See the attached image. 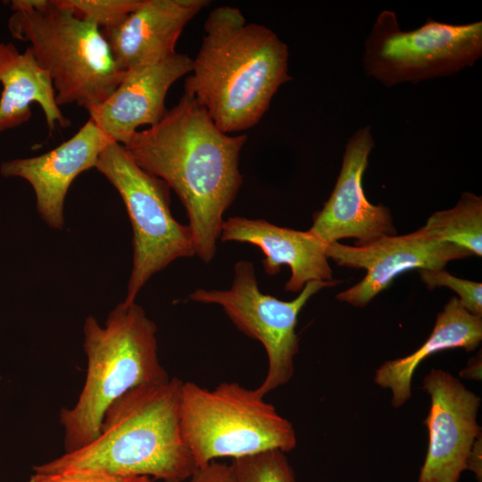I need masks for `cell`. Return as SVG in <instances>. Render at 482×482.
<instances>
[{
    "mask_svg": "<svg viewBox=\"0 0 482 482\" xmlns=\"http://www.w3.org/2000/svg\"><path fill=\"white\" fill-rule=\"evenodd\" d=\"M184 83L216 126L230 134L255 126L290 80L287 46L270 28L247 23L232 6L212 9Z\"/></svg>",
    "mask_w": 482,
    "mask_h": 482,
    "instance_id": "obj_2",
    "label": "cell"
},
{
    "mask_svg": "<svg viewBox=\"0 0 482 482\" xmlns=\"http://www.w3.org/2000/svg\"><path fill=\"white\" fill-rule=\"evenodd\" d=\"M482 55V22L450 24L428 18L402 30L396 15L383 11L365 42L367 75L386 86L449 76L472 66Z\"/></svg>",
    "mask_w": 482,
    "mask_h": 482,
    "instance_id": "obj_8",
    "label": "cell"
},
{
    "mask_svg": "<svg viewBox=\"0 0 482 482\" xmlns=\"http://www.w3.org/2000/svg\"><path fill=\"white\" fill-rule=\"evenodd\" d=\"M422 387L431 404L424 420L428 450L417 482H458L481 434L477 421L481 399L459 378L438 369L425 376Z\"/></svg>",
    "mask_w": 482,
    "mask_h": 482,
    "instance_id": "obj_11",
    "label": "cell"
},
{
    "mask_svg": "<svg viewBox=\"0 0 482 482\" xmlns=\"http://www.w3.org/2000/svg\"><path fill=\"white\" fill-rule=\"evenodd\" d=\"M77 16L99 28L111 29L120 25L138 8L143 0H61Z\"/></svg>",
    "mask_w": 482,
    "mask_h": 482,
    "instance_id": "obj_21",
    "label": "cell"
},
{
    "mask_svg": "<svg viewBox=\"0 0 482 482\" xmlns=\"http://www.w3.org/2000/svg\"><path fill=\"white\" fill-rule=\"evenodd\" d=\"M180 428L197 468L269 450L288 453L297 444L293 424L256 389L223 382L213 389L182 382Z\"/></svg>",
    "mask_w": 482,
    "mask_h": 482,
    "instance_id": "obj_6",
    "label": "cell"
},
{
    "mask_svg": "<svg viewBox=\"0 0 482 482\" xmlns=\"http://www.w3.org/2000/svg\"><path fill=\"white\" fill-rule=\"evenodd\" d=\"M95 168L120 194L131 222L133 264L123 302L130 304L154 274L195 255L192 232L172 216L168 185L140 168L122 145L109 144Z\"/></svg>",
    "mask_w": 482,
    "mask_h": 482,
    "instance_id": "obj_7",
    "label": "cell"
},
{
    "mask_svg": "<svg viewBox=\"0 0 482 482\" xmlns=\"http://www.w3.org/2000/svg\"><path fill=\"white\" fill-rule=\"evenodd\" d=\"M0 133L28 121L32 103L40 105L49 134L57 125H71L56 104L49 73L38 64L29 46L21 53L12 43H0Z\"/></svg>",
    "mask_w": 482,
    "mask_h": 482,
    "instance_id": "obj_17",
    "label": "cell"
},
{
    "mask_svg": "<svg viewBox=\"0 0 482 482\" xmlns=\"http://www.w3.org/2000/svg\"><path fill=\"white\" fill-rule=\"evenodd\" d=\"M438 239L482 255V198L465 192L449 210L434 212L424 226Z\"/></svg>",
    "mask_w": 482,
    "mask_h": 482,
    "instance_id": "obj_19",
    "label": "cell"
},
{
    "mask_svg": "<svg viewBox=\"0 0 482 482\" xmlns=\"http://www.w3.org/2000/svg\"><path fill=\"white\" fill-rule=\"evenodd\" d=\"M147 476L118 475L96 470H71L57 474L34 473L29 482H152Z\"/></svg>",
    "mask_w": 482,
    "mask_h": 482,
    "instance_id": "obj_23",
    "label": "cell"
},
{
    "mask_svg": "<svg viewBox=\"0 0 482 482\" xmlns=\"http://www.w3.org/2000/svg\"><path fill=\"white\" fill-rule=\"evenodd\" d=\"M193 59L175 53L151 65L126 71L111 96L89 112V118L112 139L124 145L144 125L157 124L163 117L170 87L192 70Z\"/></svg>",
    "mask_w": 482,
    "mask_h": 482,
    "instance_id": "obj_14",
    "label": "cell"
},
{
    "mask_svg": "<svg viewBox=\"0 0 482 482\" xmlns=\"http://www.w3.org/2000/svg\"><path fill=\"white\" fill-rule=\"evenodd\" d=\"M420 279L429 290L447 287L456 292L461 305L471 314L482 316V284L457 278L444 269L419 270Z\"/></svg>",
    "mask_w": 482,
    "mask_h": 482,
    "instance_id": "obj_22",
    "label": "cell"
},
{
    "mask_svg": "<svg viewBox=\"0 0 482 482\" xmlns=\"http://www.w3.org/2000/svg\"><path fill=\"white\" fill-rule=\"evenodd\" d=\"M157 327L136 303L117 304L103 327L85 320L87 374L78 401L60 411L65 453L91 443L108 408L129 390L170 378L157 353Z\"/></svg>",
    "mask_w": 482,
    "mask_h": 482,
    "instance_id": "obj_4",
    "label": "cell"
},
{
    "mask_svg": "<svg viewBox=\"0 0 482 482\" xmlns=\"http://www.w3.org/2000/svg\"><path fill=\"white\" fill-rule=\"evenodd\" d=\"M112 139L93 121L55 148L38 156L15 159L1 164L4 177H20L33 187L37 209L52 228L63 226V205L73 180L95 168L99 155Z\"/></svg>",
    "mask_w": 482,
    "mask_h": 482,
    "instance_id": "obj_13",
    "label": "cell"
},
{
    "mask_svg": "<svg viewBox=\"0 0 482 482\" xmlns=\"http://www.w3.org/2000/svg\"><path fill=\"white\" fill-rule=\"evenodd\" d=\"M220 237L222 242L248 243L260 248L265 255L262 263L269 276L278 273L282 265L289 266L291 276L284 287L287 292L301 291L310 281L332 280L327 245L309 230L235 216L224 220Z\"/></svg>",
    "mask_w": 482,
    "mask_h": 482,
    "instance_id": "obj_16",
    "label": "cell"
},
{
    "mask_svg": "<svg viewBox=\"0 0 482 482\" xmlns=\"http://www.w3.org/2000/svg\"><path fill=\"white\" fill-rule=\"evenodd\" d=\"M207 0H143L118 26L103 29L118 68L128 71L157 63L175 54L187 24Z\"/></svg>",
    "mask_w": 482,
    "mask_h": 482,
    "instance_id": "obj_15",
    "label": "cell"
},
{
    "mask_svg": "<svg viewBox=\"0 0 482 482\" xmlns=\"http://www.w3.org/2000/svg\"><path fill=\"white\" fill-rule=\"evenodd\" d=\"M326 255L339 266L366 270V276L359 283L336 296L353 306L364 307L404 271L444 269L448 262L471 254L438 239L423 226L410 234L384 235L361 245L333 242L327 245Z\"/></svg>",
    "mask_w": 482,
    "mask_h": 482,
    "instance_id": "obj_10",
    "label": "cell"
},
{
    "mask_svg": "<svg viewBox=\"0 0 482 482\" xmlns=\"http://www.w3.org/2000/svg\"><path fill=\"white\" fill-rule=\"evenodd\" d=\"M189 479V482H236L231 465L216 461L198 468Z\"/></svg>",
    "mask_w": 482,
    "mask_h": 482,
    "instance_id": "obj_24",
    "label": "cell"
},
{
    "mask_svg": "<svg viewBox=\"0 0 482 482\" xmlns=\"http://www.w3.org/2000/svg\"><path fill=\"white\" fill-rule=\"evenodd\" d=\"M482 340V316L469 312L457 297H452L436 319L434 328L412 353L384 362L377 370L375 383L390 389L393 407L403 406L411 396V379L417 367L429 355L453 348L475 350Z\"/></svg>",
    "mask_w": 482,
    "mask_h": 482,
    "instance_id": "obj_18",
    "label": "cell"
},
{
    "mask_svg": "<svg viewBox=\"0 0 482 482\" xmlns=\"http://www.w3.org/2000/svg\"><path fill=\"white\" fill-rule=\"evenodd\" d=\"M236 482H296L286 453L269 450L232 459Z\"/></svg>",
    "mask_w": 482,
    "mask_h": 482,
    "instance_id": "obj_20",
    "label": "cell"
},
{
    "mask_svg": "<svg viewBox=\"0 0 482 482\" xmlns=\"http://www.w3.org/2000/svg\"><path fill=\"white\" fill-rule=\"evenodd\" d=\"M12 9L10 33L29 44L49 73L58 106L76 104L89 112L124 79L100 28L61 0H14Z\"/></svg>",
    "mask_w": 482,
    "mask_h": 482,
    "instance_id": "obj_5",
    "label": "cell"
},
{
    "mask_svg": "<svg viewBox=\"0 0 482 482\" xmlns=\"http://www.w3.org/2000/svg\"><path fill=\"white\" fill-rule=\"evenodd\" d=\"M373 146L369 126L358 129L345 145L335 187L309 229L326 245L354 237L361 245L395 234L388 208L372 204L364 194L362 178Z\"/></svg>",
    "mask_w": 482,
    "mask_h": 482,
    "instance_id": "obj_12",
    "label": "cell"
},
{
    "mask_svg": "<svg viewBox=\"0 0 482 482\" xmlns=\"http://www.w3.org/2000/svg\"><path fill=\"white\" fill-rule=\"evenodd\" d=\"M461 377L467 379H481V357L471 359L467 367L460 372Z\"/></svg>",
    "mask_w": 482,
    "mask_h": 482,
    "instance_id": "obj_26",
    "label": "cell"
},
{
    "mask_svg": "<svg viewBox=\"0 0 482 482\" xmlns=\"http://www.w3.org/2000/svg\"><path fill=\"white\" fill-rule=\"evenodd\" d=\"M481 434L474 441L467 459V470L472 471L478 482H482V441Z\"/></svg>",
    "mask_w": 482,
    "mask_h": 482,
    "instance_id": "obj_25",
    "label": "cell"
},
{
    "mask_svg": "<svg viewBox=\"0 0 482 482\" xmlns=\"http://www.w3.org/2000/svg\"><path fill=\"white\" fill-rule=\"evenodd\" d=\"M246 139V134L221 131L206 110L183 93L157 124L137 130L123 145L140 168L178 195L195 255L204 262L213 259L223 214L242 186L239 158Z\"/></svg>",
    "mask_w": 482,
    "mask_h": 482,
    "instance_id": "obj_1",
    "label": "cell"
},
{
    "mask_svg": "<svg viewBox=\"0 0 482 482\" xmlns=\"http://www.w3.org/2000/svg\"><path fill=\"white\" fill-rule=\"evenodd\" d=\"M178 378L136 386L106 411L87 445L33 467L36 474L96 470L183 482L198 469L184 442Z\"/></svg>",
    "mask_w": 482,
    "mask_h": 482,
    "instance_id": "obj_3",
    "label": "cell"
},
{
    "mask_svg": "<svg viewBox=\"0 0 482 482\" xmlns=\"http://www.w3.org/2000/svg\"><path fill=\"white\" fill-rule=\"evenodd\" d=\"M337 283L339 281L336 280L310 281L296 298L282 301L262 293L253 262L240 260L235 264L229 289L199 288L189 295V299L221 306L241 332L263 345L268 357V370L256 391L264 397L293 378L294 359L299 352L295 327L301 310L320 289Z\"/></svg>",
    "mask_w": 482,
    "mask_h": 482,
    "instance_id": "obj_9",
    "label": "cell"
}]
</instances>
